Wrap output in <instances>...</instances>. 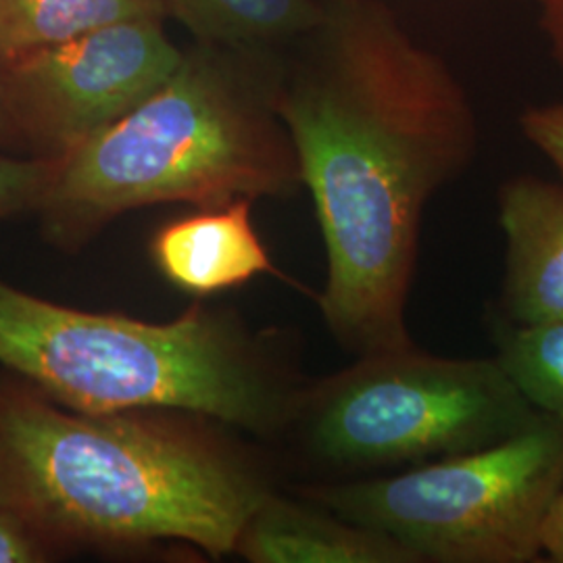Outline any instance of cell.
Wrapping results in <instances>:
<instances>
[{
  "instance_id": "52a82bcc",
  "label": "cell",
  "mask_w": 563,
  "mask_h": 563,
  "mask_svg": "<svg viewBox=\"0 0 563 563\" xmlns=\"http://www.w3.org/2000/svg\"><path fill=\"white\" fill-rule=\"evenodd\" d=\"M181 57L163 20L144 18L2 60L21 146L41 157L65 155L153 95Z\"/></svg>"
},
{
  "instance_id": "8992f818",
  "label": "cell",
  "mask_w": 563,
  "mask_h": 563,
  "mask_svg": "<svg viewBox=\"0 0 563 563\" xmlns=\"http://www.w3.org/2000/svg\"><path fill=\"white\" fill-rule=\"evenodd\" d=\"M563 484V416L539 411L499 443L297 495L386 534L418 563H530Z\"/></svg>"
},
{
  "instance_id": "ba28073f",
  "label": "cell",
  "mask_w": 563,
  "mask_h": 563,
  "mask_svg": "<svg viewBox=\"0 0 563 563\" xmlns=\"http://www.w3.org/2000/svg\"><path fill=\"white\" fill-rule=\"evenodd\" d=\"M505 278L497 313L514 323L563 320V184L518 176L499 190Z\"/></svg>"
},
{
  "instance_id": "30bf717a",
  "label": "cell",
  "mask_w": 563,
  "mask_h": 563,
  "mask_svg": "<svg viewBox=\"0 0 563 563\" xmlns=\"http://www.w3.org/2000/svg\"><path fill=\"white\" fill-rule=\"evenodd\" d=\"M234 553L253 563H418L386 534L274 490L244 523Z\"/></svg>"
},
{
  "instance_id": "7c38bea8",
  "label": "cell",
  "mask_w": 563,
  "mask_h": 563,
  "mask_svg": "<svg viewBox=\"0 0 563 563\" xmlns=\"http://www.w3.org/2000/svg\"><path fill=\"white\" fill-rule=\"evenodd\" d=\"M144 18L165 20V0H0V63Z\"/></svg>"
},
{
  "instance_id": "5bb4252c",
  "label": "cell",
  "mask_w": 563,
  "mask_h": 563,
  "mask_svg": "<svg viewBox=\"0 0 563 563\" xmlns=\"http://www.w3.org/2000/svg\"><path fill=\"white\" fill-rule=\"evenodd\" d=\"M53 174L55 157H13L0 153V222L36 211Z\"/></svg>"
},
{
  "instance_id": "7a4b0ae2",
  "label": "cell",
  "mask_w": 563,
  "mask_h": 563,
  "mask_svg": "<svg viewBox=\"0 0 563 563\" xmlns=\"http://www.w3.org/2000/svg\"><path fill=\"white\" fill-rule=\"evenodd\" d=\"M207 422L181 411L84 413L0 378V507L53 553L186 543L232 555L272 488Z\"/></svg>"
},
{
  "instance_id": "d6986e66",
  "label": "cell",
  "mask_w": 563,
  "mask_h": 563,
  "mask_svg": "<svg viewBox=\"0 0 563 563\" xmlns=\"http://www.w3.org/2000/svg\"><path fill=\"white\" fill-rule=\"evenodd\" d=\"M0 148H23L18 128L13 123L9 104H7L4 81H2V65H0Z\"/></svg>"
},
{
  "instance_id": "8fae6325",
  "label": "cell",
  "mask_w": 563,
  "mask_h": 563,
  "mask_svg": "<svg viewBox=\"0 0 563 563\" xmlns=\"http://www.w3.org/2000/svg\"><path fill=\"white\" fill-rule=\"evenodd\" d=\"M197 42L242 53L299 41L325 18L328 0H165Z\"/></svg>"
},
{
  "instance_id": "9a60e30c",
  "label": "cell",
  "mask_w": 563,
  "mask_h": 563,
  "mask_svg": "<svg viewBox=\"0 0 563 563\" xmlns=\"http://www.w3.org/2000/svg\"><path fill=\"white\" fill-rule=\"evenodd\" d=\"M520 128L526 141L555 165L563 180V102L528 107L520 115Z\"/></svg>"
},
{
  "instance_id": "2e32d148",
  "label": "cell",
  "mask_w": 563,
  "mask_h": 563,
  "mask_svg": "<svg viewBox=\"0 0 563 563\" xmlns=\"http://www.w3.org/2000/svg\"><path fill=\"white\" fill-rule=\"evenodd\" d=\"M55 553L4 507H0V563L48 562Z\"/></svg>"
},
{
  "instance_id": "ac0fdd59",
  "label": "cell",
  "mask_w": 563,
  "mask_h": 563,
  "mask_svg": "<svg viewBox=\"0 0 563 563\" xmlns=\"http://www.w3.org/2000/svg\"><path fill=\"white\" fill-rule=\"evenodd\" d=\"M541 4V23L551 53L563 69V0H537Z\"/></svg>"
},
{
  "instance_id": "3957f363",
  "label": "cell",
  "mask_w": 563,
  "mask_h": 563,
  "mask_svg": "<svg viewBox=\"0 0 563 563\" xmlns=\"http://www.w3.org/2000/svg\"><path fill=\"white\" fill-rule=\"evenodd\" d=\"M274 84L272 55L197 42L153 95L55 157L36 207L44 239L74 253L142 207L297 192L301 169Z\"/></svg>"
},
{
  "instance_id": "e0dca14e",
  "label": "cell",
  "mask_w": 563,
  "mask_h": 563,
  "mask_svg": "<svg viewBox=\"0 0 563 563\" xmlns=\"http://www.w3.org/2000/svg\"><path fill=\"white\" fill-rule=\"evenodd\" d=\"M541 549L551 562L563 563V484L547 514L541 532Z\"/></svg>"
},
{
  "instance_id": "4fadbf2b",
  "label": "cell",
  "mask_w": 563,
  "mask_h": 563,
  "mask_svg": "<svg viewBox=\"0 0 563 563\" xmlns=\"http://www.w3.org/2000/svg\"><path fill=\"white\" fill-rule=\"evenodd\" d=\"M495 362L537 411L563 416V320L514 323L490 320Z\"/></svg>"
},
{
  "instance_id": "6da1fadb",
  "label": "cell",
  "mask_w": 563,
  "mask_h": 563,
  "mask_svg": "<svg viewBox=\"0 0 563 563\" xmlns=\"http://www.w3.org/2000/svg\"><path fill=\"white\" fill-rule=\"evenodd\" d=\"M301 41L276 59L274 102L322 230L323 323L357 357L411 346L423 209L474 162L476 111L376 0H328Z\"/></svg>"
},
{
  "instance_id": "277c9868",
  "label": "cell",
  "mask_w": 563,
  "mask_h": 563,
  "mask_svg": "<svg viewBox=\"0 0 563 563\" xmlns=\"http://www.w3.org/2000/svg\"><path fill=\"white\" fill-rule=\"evenodd\" d=\"M0 365L84 413L181 411L263 439L286 434L309 380L278 332L188 307L169 322L90 313L0 280Z\"/></svg>"
},
{
  "instance_id": "9c48e42d",
  "label": "cell",
  "mask_w": 563,
  "mask_h": 563,
  "mask_svg": "<svg viewBox=\"0 0 563 563\" xmlns=\"http://www.w3.org/2000/svg\"><path fill=\"white\" fill-rule=\"evenodd\" d=\"M163 278L195 297H211L257 276H282L251 222V201L199 207L163 225L151 242Z\"/></svg>"
},
{
  "instance_id": "5b68a950",
  "label": "cell",
  "mask_w": 563,
  "mask_h": 563,
  "mask_svg": "<svg viewBox=\"0 0 563 563\" xmlns=\"http://www.w3.org/2000/svg\"><path fill=\"white\" fill-rule=\"evenodd\" d=\"M537 416L495 357H441L411 344L309 380L288 434L323 483H339L499 443Z\"/></svg>"
}]
</instances>
